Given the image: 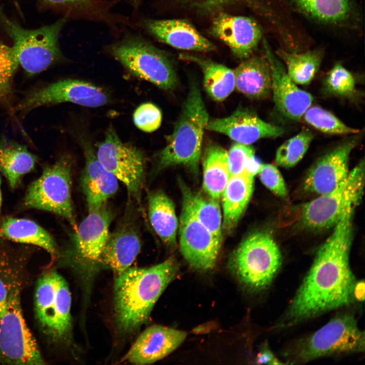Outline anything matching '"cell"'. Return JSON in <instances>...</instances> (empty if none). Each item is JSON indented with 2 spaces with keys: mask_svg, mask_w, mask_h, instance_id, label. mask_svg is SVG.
I'll return each instance as SVG.
<instances>
[{
  "mask_svg": "<svg viewBox=\"0 0 365 365\" xmlns=\"http://www.w3.org/2000/svg\"><path fill=\"white\" fill-rule=\"evenodd\" d=\"M236 89L248 98L261 99L271 91V73L265 56L251 55L234 70Z\"/></svg>",
  "mask_w": 365,
  "mask_h": 365,
  "instance_id": "24",
  "label": "cell"
},
{
  "mask_svg": "<svg viewBox=\"0 0 365 365\" xmlns=\"http://www.w3.org/2000/svg\"><path fill=\"white\" fill-rule=\"evenodd\" d=\"M206 130L224 134L235 142L245 144L262 138H276L285 132L283 128L266 122L241 108L228 117L209 119Z\"/></svg>",
  "mask_w": 365,
  "mask_h": 365,
  "instance_id": "18",
  "label": "cell"
},
{
  "mask_svg": "<svg viewBox=\"0 0 365 365\" xmlns=\"http://www.w3.org/2000/svg\"><path fill=\"white\" fill-rule=\"evenodd\" d=\"M254 176L246 173L232 175L221 197L223 210L222 227L230 231L238 223L252 196Z\"/></svg>",
  "mask_w": 365,
  "mask_h": 365,
  "instance_id": "25",
  "label": "cell"
},
{
  "mask_svg": "<svg viewBox=\"0 0 365 365\" xmlns=\"http://www.w3.org/2000/svg\"><path fill=\"white\" fill-rule=\"evenodd\" d=\"M364 181V162L362 160L334 189L320 195L303 206L301 214L303 224L315 230L334 227L348 207L357 206L359 203Z\"/></svg>",
  "mask_w": 365,
  "mask_h": 365,
  "instance_id": "10",
  "label": "cell"
},
{
  "mask_svg": "<svg viewBox=\"0 0 365 365\" xmlns=\"http://www.w3.org/2000/svg\"><path fill=\"white\" fill-rule=\"evenodd\" d=\"M107 50L135 76L166 91L176 87L178 79L171 60L144 38L126 35L108 46Z\"/></svg>",
  "mask_w": 365,
  "mask_h": 365,
  "instance_id": "7",
  "label": "cell"
},
{
  "mask_svg": "<svg viewBox=\"0 0 365 365\" xmlns=\"http://www.w3.org/2000/svg\"><path fill=\"white\" fill-rule=\"evenodd\" d=\"M313 138L312 132L304 129L284 141L276 152V164L284 168L295 166L304 156Z\"/></svg>",
  "mask_w": 365,
  "mask_h": 365,
  "instance_id": "35",
  "label": "cell"
},
{
  "mask_svg": "<svg viewBox=\"0 0 365 365\" xmlns=\"http://www.w3.org/2000/svg\"><path fill=\"white\" fill-rule=\"evenodd\" d=\"M264 54L271 73V91L276 110L285 118L299 121L313 101L312 96L299 88L288 76L283 64L263 41Z\"/></svg>",
  "mask_w": 365,
  "mask_h": 365,
  "instance_id": "16",
  "label": "cell"
},
{
  "mask_svg": "<svg viewBox=\"0 0 365 365\" xmlns=\"http://www.w3.org/2000/svg\"><path fill=\"white\" fill-rule=\"evenodd\" d=\"M162 116L160 110L152 103H144L140 105L134 111L133 121L140 130L152 132L160 126Z\"/></svg>",
  "mask_w": 365,
  "mask_h": 365,
  "instance_id": "40",
  "label": "cell"
},
{
  "mask_svg": "<svg viewBox=\"0 0 365 365\" xmlns=\"http://www.w3.org/2000/svg\"><path fill=\"white\" fill-rule=\"evenodd\" d=\"M143 25L147 31L155 39L173 48L200 52L215 49L214 45L187 20L147 19Z\"/></svg>",
  "mask_w": 365,
  "mask_h": 365,
  "instance_id": "22",
  "label": "cell"
},
{
  "mask_svg": "<svg viewBox=\"0 0 365 365\" xmlns=\"http://www.w3.org/2000/svg\"><path fill=\"white\" fill-rule=\"evenodd\" d=\"M354 205L348 207L318 249L314 261L279 324L291 326L354 301L356 280L349 256Z\"/></svg>",
  "mask_w": 365,
  "mask_h": 365,
  "instance_id": "1",
  "label": "cell"
},
{
  "mask_svg": "<svg viewBox=\"0 0 365 365\" xmlns=\"http://www.w3.org/2000/svg\"><path fill=\"white\" fill-rule=\"evenodd\" d=\"M113 216L112 211L105 204L89 212L80 224L71 237L72 248L79 258L90 263L100 262Z\"/></svg>",
  "mask_w": 365,
  "mask_h": 365,
  "instance_id": "21",
  "label": "cell"
},
{
  "mask_svg": "<svg viewBox=\"0 0 365 365\" xmlns=\"http://www.w3.org/2000/svg\"><path fill=\"white\" fill-rule=\"evenodd\" d=\"M183 60L198 64L203 74V85L205 91L213 99L222 101L234 91V70L226 66L206 58L193 55L181 54Z\"/></svg>",
  "mask_w": 365,
  "mask_h": 365,
  "instance_id": "27",
  "label": "cell"
},
{
  "mask_svg": "<svg viewBox=\"0 0 365 365\" xmlns=\"http://www.w3.org/2000/svg\"><path fill=\"white\" fill-rule=\"evenodd\" d=\"M210 33L223 41L241 60L252 55L263 36L261 26L254 19L225 13L214 17Z\"/></svg>",
  "mask_w": 365,
  "mask_h": 365,
  "instance_id": "17",
  "label": "cell"
},
{
  "mask_svg": "<svg viewBox=\"0 0 365 365\" xmlns=\"http://www.w3.org/2000/svg\"><path fill=\"white\" fill-rule=\"evenodd\" d=\"M179 182L182 195L178 229L180 252L194 269L200 271H209L216 264L222 241L198 220L191 207L187 186Z\"/></svg>",
  "mask_w": 365,
  "mask_h": 365,
  "instance_id": "12",
  "label": "cell"
},
{
  "mask_svg": "<svg viewBox=\"0 0 365 365\" xmlns=\"http://www.w3.org/2000/svg\"><path fill=\"white\" fill-rule=\"evenodd\" d=\"M178 266L173 258L149 268H128L118 274L114 286L118 328L132 333L148 319L156 302L176 277Z\"/></svg>",
  "mask_w": 365,
  "mask_h": 365,
  "instance_id": "2",
  "label": "cell"
},
{
  "mask_svg": "<svg viewBox=\"0 0 365 365\" xmlns=\"http://www.w3.org/2000/svg\"><path fill=\"white\" fill-rule=\"evenodd\" d=\"M67 11L70 16L92 21H98L106 12L105 0H44Z\"/></svg>",
  "mask_w": 365,
  "mask_h": 365,
  "instance_id": "37",
  "label": "cell"
},
{
  "mask_svg": "<svg viewBox=\"0 0 365 365\" xmlns=\"http://www.w3.org/2000/svg\"><path fill=\"white\" fill-rule=\"evenodd\" d=\"M276 53L284 62L289 78L299 85H308L311 82L320 67L324 54L320 49L300 54L279 49Z\"/></svg>",
  "mask_w": 365,
  "mask_h": 365,
  "instance_id": "32",
  "label": "cell"
},
{
  "mask_svg": "<svg viewBox=\"0 0 365 365\" xmlns=\"http://www.w3.org/2000/svg\"><path fill=\"white\" fill-rule=\"evenodd\" d=\"M209 119L198 83L191 81L173 131L166 146L157 155L158 167L183 165L196 170Z\"/></svg>",
  "mask_w": 365,
  "mask_h": 365,
  "instance_id": "3",
  "label": "cell"
},
{
  "mask_svg": "<svg viewBox=\"0 0 365 365\" xmlns=\"http://www.w3.org/2000/svg\"><path fill=\"white\" fill-rule=\"evenodd\" d=\"M203 188L206 194L219 200L231 175L227 151L216 144L208 145L203 160Z\"/></svg>",
  "mask_w": 365,
  "mask_h": 365,
  "instance_id": "30",
  "label": "cell"
},
{
  "mask_svg": "<svg viewBox=\"0 0 365 365\" xmlns=\"http://www.w3.org/2000/svg\"><path fill=\"white\" fill-rule=\"evenodd\" d=\"M148 216L153 229L167 245L176 244L179 221L171 199L163 192L157 191L149 194Z\"/></svg>",
  "mask_w": 365,
  "mask_h": 365,
  "instance_id": "26",
  "label": "cell"
},
{
  "mask_svg": "<svg viewBox=\"0 0 365 365\" xmlns=\"http://www.w3.org/2000/svg\"><path fill=\"white\" fill-rule=\"evenodd\" d=\"M302 117L308 124L325 134L346 135L360 132L359 129L346 125L333 114L319 106L311 105Z\"/></svg>",
  "mask_w": 365,
  "mask_h": 365,
  "instance_id": "34",
  "label": "cell"
},
{
  "mask_svg": "<svg viewBox=\"0 0 365 365\" xmlns=\"http://www.w3.org/2000/svg\"><path fill=\"white\" fill-rule=\"evenodd\" d=\"M360 138V132L353 134L319 158L305 176L304 189L322 195L337 187L348 174L349 156Z\"/></svg>",
  "mask_w": 365,
  "mask_h": 365,
  "instance_id": "15",
  "label": "cell"
},
{
  "mask_svg": "<svg viewBox=\"0 0 365 365\" xmlns=\"http://www.w3.org/2000/svg\"><path fill=\"white\" fill-rule=\"evenodd\" d=\"M107 101L106 93L100 87L84 81L67 79L31 92L16 109L24 112L43 105L66 102L97 107L105 104Z\"/></svg>",
  "mask_w": 365,
  "mask_h": 365,
  "instance_id": "14",
  "label": "cell"
},
{
  "mask_svg": "<svg viewBox=\"0 0 365 365\" xmlns=\"http://www.w3.org/2000/svg\"><path fill=\"white\" fill-rule=\"evenodd\" d=\"M264 185L277 196L284 198L287 191L283 178L278 169L274 165L262 164L258 173Z\"/></svg>",
  "mask_w": 365,
  "mask_h": 365,
  "instance_id": "41",
  "label": "cell"
},
{
  "mask_svg": "<svg viewBox=\"0 0 365 365\" xmlns=\"http://www.w3.org/2000/svg\"><path fill=\"white\" fill-rule=\"evenodd\" d=\"M355 300L361 302L364 299V283L363 280L356 281L353 289Z\"/></svg>",
  "mask_w": 365,
  "mask_h": 365,
  "instance_id": "44",
  "label": "cell"
},
{
  "mask_svg": "<svg viewBox=\"0 0 365 365\" xmlns=\"http://www.w3.org/2000/svg\"><path fill=\"white\" fill-rule=\"evenodd\" d=\"M1 176H0V211H1V205H2V193H1Z\"/></svg>",
  "mask_w": 365,
  "mask_h": 365,
  "instance_id": "47",
  "label": "cell"
},
{
  "mask_svg": "<svg viewBox=\"0 0 365 365\" xmlns=\"http://www.w3.org/2000/svg\"><path fill=\"white\" fill-rule=\"evenodd\" d=\"M71 295L65 279L55 271L38 279L34 294L36 318L44 333L54 340L65 339L70 332Z\"/></svg>",
  "mask_w": 365,
  "mask_h": 365,
  "instance_id": "11",
  "label": "cell"
},
{
  "mask_svg": "<svg viewBox=\"0 0 365 365\" xmlns=\"http://www.w3.org/2000/svg\"><path fill=\"white\" fill-rule=\"evenodd\" d=\"M79 142L85 156V164L81 177V187L85 196L88 212L97 210L106 203L118 189V180L98 160L89 140L80 136Z\"/></svg>",
  "mask_w": 365,
  "mask_h": 365,
  "instance_id": "19",
  "label": "cell"
},
{
  "mask_svg": "<svg viewBox=\"0 0 365 365\" xmlns=\"http://www.w3.org/2000/svg\"><path fill=\"white\" fill-rule=\"evenodd\" d=\"M365 336L352 314L343 313L301 340L289 355L291 363L363 352Z\"/></svg>",
  "mask_w": 365,
  "mask_h": 365,
  "instance_id": "6",
  "label": "cell"
},
{
  "mask_svg": "<svg viewBox=\"0 0 365 365\" xmlns=\"http://www.w3.org/2000/svg\"><path fill=\"white\" fill-rule=\"evenodd\" d=\"M227 157L231 176L246 173L254 176L262 165L250 144L235 142L227 152Z\"/></svg>",
  "mask_w": 365,
  "mask_h": 365,
  "instance_id": "36",
  "label": "cell"
},
{
  "mask_svg": "<svg viewBox=\"0 0 365 365\" xmlns=\"http://www.w3.org/2000/svg\"><path fill=\"white\" fill-rule=\"evenodd\" d=\"M282 263L280 249L271 236L258 232L246 238L229 262L232 272L250 290L258 291L271 284Z\"/></svg>",
  "mask_w": 365,
  "mask_h": 365,
  "instance_id": "5",
  "label": "cell"
},
{
  "mask_svg": "<svg viewBox=\"0 0 365 365\" xmlns=\"http://www.w3.org/2000/svg\"><path fill=\"white\" fill-rule=\"evenodd\" d=\"M36 157L23 145L3 138L0 141V171L15 188L24 174L34 167Z\"/></svg>",
  "mask_w": 365,
  "mask_h": 365,
  "instance_id": "29",
  "label": "cell"
},
{
  "mask_svg": "<svg viewBox=\"0 0 365 365\" xmlns=\"http://www.w3.org/2000/svg\"><path fill=\"white\" fill-rule=\"evenodd\" d=\"M142 1L143 0H130V2L133 7L137 9L140 5Z\"/></svg>",
  "mask_w": 365,
  "mask_h": 365,
  "instance_id": "46",
  "label": "cell"
},
{
  "mask_svg": "<svg viewBox=\"0 0 365 365\" xmlns=\"http://www.w3.org/2000/svg\"><path fill=\"white\" fill-rule=\"evenodd\" d=\"M95 154L101 164L125 185L129 194L139 201L145 176V161L142 152L122 142L110 127Z\"/></svg>",
  "mask_w": 365,
  "mask_h": 365,
  "instance_id": "13",
  "label": "cell"
},
{
  "mask_svg": "<svg viewBox=\"0 0 365 365\" xmlns=\"http://www.w3.org/2000/svg\"><path fill=\"white\" fill-rule=\"evenodd\" d=\"M192 210L198 220L218 239L222 240V216L218 200L192 192L186 186Z\"/></svg>",
  "mask_w": 365,
  "mask_h": 365,
  "instance_id": "33",
  "label": "cell"
},
{
  "mask_svg": "<svg viewBox=\"0 0 365 365\" xmlns=\"http://www.w3.org/2000/svg\"><path fill=\"white\" fill-rule=\"evenodd\" d=\"M19 63L13 46L0 40V101H7L11 94V79Z\"/></svg>",
  "mask_w": 365,
  "mask_h": 365,
  "instance_id": "39",
  "label": "cell"
},
{
  "mask_svg": "<svg viewBox=\"0 0 365 365\" xmlns=\"http://www.w3.org/2000/svg\"><path fill=\"white\" fill-rule=\"evenodd\" d=\"M8 298V290L4 282L0 278V319L6 309Z\"/></svg>",
  "mask_w": 365,
  "mask_h": 365,
  "instance_id": "43",
  "label": "cell"
},
{
  "mask_svg": "<svg viewBox=\"0 0 365 365\" xmlns=\"http://www.w3.org/2000/svg\"><path fill=\"white\" fill-rule=\"evenodd\" d=\"M141 247L137 227L131 222H124L110 233L100 262L120 274L131 265Z\"/></svg>",
  "mask_w": 365,
  "mask_h": 365,
  "instance_id": "23",
  "label": "cell"
},
{
  "mask_svg": "<svg viewBox=\"0 0 365 365\" xmlns=\"http://www.w3.org/2000/svg\"><path fill=\"white\" fill-rule=\"evenodd\" d=\"M1 233L13 241L42 247L53 256L58 253L57 244L53 237L45 229L31 220L7 217L2 223Z\"/></svg>",
  "mask_w": 365,
  "mask_h": 365,
  "instance_id": "28",
  "label": "cell"
},
{
  "mask_svg": "<svg viewBox=\"0 0 365 365\" xmlns=\"http://www.w3.org/2000/svg\"><path fill=\"white\" fill-rule=\"evenodd\" d=\"M8 291L7 307L0 319V361L16 365L45 364L23 315L19 286L11 285Z\"/></svg>",
  "mask_w": 365,
  "mask_h": 365,
  "instance_id": "9",
  "label": "cell"
},
{
  "mask_svg": "<svg viewBox=\"0 0 365 365\" xmlns=\"http://www.w3.org/2000/svg\"><path fill=\"white\" fill-rule=\"evenodd\" d=\"M323 86L324 93L330 95L349 98L356 93L354 77L339 63L335 64L329 71Z\"/></svg>",
  "mask_w": 365,
  "mask_h": 365,
  "instance_id": "38",
  "label": "cell"
},
{
  "mask_svg": "<svg viewBox=\"0 0 365 365\" xmlns=\"http://www.w3.org/2000/svg\"><path fill=\"white\" fill-rule=\"evenodd\" d=\"M256 361L258 364H280L284 363L280 361L267 345H264L261 348Z\"/></svg>",
  "mask_w": 365,
  "mask_h": 365,
  "instance_id": "42",
  "label": "cell"
},
{
  "mask_svg": "<svg viewBox=\"0 0 365 365\" xmlns=\"http://www.w3.org/2000/svg\"><path fill=\"white\" fill-rule=\"evenodd\" d=\"M295 7L309 18L320 22L341 24L353 12L352 0H290Z\"/></svg>",
  "mask_w": 365,
  "mask_h": 365,
  "instance_id": "31",
  "label": "cell"
},
{
  "mask_svg": "<svg viewBox=\"0 0 365 365\" xmlns=\"http://www.w3.org/2000/svg\"><path fill=\"white\" fill-rule=\"evenodd\" d=\"M233 0H204L206 5L209 6H219L231 2Z\"/></svg>",
  "mask_w": 365,
  "mask_h": 365,
  "instance_id": "45",
  "label": "cell"
},
{
  "mask_svg": "<svg viewBox=\"0 0 365 365\" xmlns=\"http://www.w3.org/2000/svg\"><path fill=\"white\" fill-rule=\"evenodd\" d=\"M186 337L184 331L151 325L140 334L122 360L135 364L154 363L175 350Z\"/></svg>",
  "mask_w": 365,
  "mask_h": 365,
  "instance_id": "20",
  "label": "cell"
},
{
  "mask_svg": "<svg viewBox=\"0 0 365 365\" xmlns=\"http://www.w3.org/2000/svg\"><path fill=\"white\" fill-rule=\"evenodd\" d=\"M66 17L35 29L22 27L0 8V26L13 42L19 65L29 75L43 71L62 57L59 43Z\"/></svg>",
  "mask_w": 365,
  "mask_h": 365,
  "instance_id": "4",
  "label": "cell"
},
{
  "mask_svg": "<svg viewBox=\"0 0 365 365\" xmlns=\"http://www.w3.org/2000/svg\"><path fill=\"white\" fill-rule=\"evenodd\" d=\"M72 161L64 155L45 167L41 175L29 186L24 204L28 208L52 212L65 218L76 231L71 195Z\"/></svg>",
  "mask_w": 365,
  "mask_h": 365,
  "instance_id": "8",
  "label": "cell"
}]
</instances>
